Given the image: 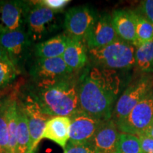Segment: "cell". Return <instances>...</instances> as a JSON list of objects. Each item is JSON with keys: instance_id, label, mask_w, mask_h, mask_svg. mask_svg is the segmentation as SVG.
Returning <instances> with one entry per match:
<instances>
[{"instance_id": "2", "label": "cell", "mask_w": 153, "mask_h": 153, "mask_svg": "<svg viewBox=\"0 0 153 153\" xmlns=\"http://www.w3.org/2000/svg\"><path fill=\"white\" fill-rule=\"evenodd\" d=\"M79 85L76 73L55 79L33 82L28 88L51 116L70 118L79 111Z\"/></svg>"}, {"instance_id": "11", "label": "cell", "mask_w": 153, "mask_h": 153, "mask_svg": "<svg viewBox=\"0 0 153 153\" xmlns=\"http://www.w3.org/2000/svg\"><path fill=\"white\" fill-rule=\"evenodd\" d=\"M29 73L33 82L55 79L75 73L63 60L62 57H36L30 65Z\"/></svg>"}, {"instance_id": "30", "label": "cell", "mask_w": 153, "mask_h": 153, "mask_svg": "<svg viewBox=\"0 0 153 153\" xmlns=\"http://www.w3.org/2000/svg\"><path fill=\"white\" fill-rule=\"evenodd\" d=\"M143 134H144V135H148V136H149V137H152L153 138V122H152V123L150 125V127L148 128V129L147 130V131H145Z\"/></svg>"}, {"instance_id": "22", "label": "cell", "mask_w": 153, "mask_h": 153, "mask_svg": "<svg viewBox=\"0 0 153 153\" xmlns=\"http://www.w3.org/2000/svg\"><path fill=\"white\" fill-rule=\"evenodd\" d=\"M115 153H142L138 137L132 134L120 133Z\"/></svg>"}, {"instance_id": "6", "label": "cell", "mask_w": 153, "mask_h": 153, "mask_svg": "<svg viewBox=\"0 0 153 153\" xmlns=\"http://www.w3.org/2000/svg\"><path fill=\"white\" fill-rule=\"evenodd\" d=\"M153 90V78L144 76L131 84L116 101L112 119L116 123L128 116L136 105Z\"/></svg>"}, {"instance_id": "20", "label": "cell", "mask_w": 153, "mask_h": 153, "mask_svg": "<svg viewBox=\"0 0 153 153\" xmlns=\"http://www.w3.org/2000/svg\"><path fill=\"white\" fill-rule=\"evenodd\" d=\"M135 25V47L153 41V26L139 11L131 10Z\"/></svg>"}, {"instance_id": "28", "label": "cell", "mask_w": 153, "mask_h": 153, "mask_svg": "<svg viewBox=\"0 0 153 153\" xmlns=\"http://www.w3.org/2000/svg\"><path fill=\"white\" fill-rule=\"evenodd\" d=\"M140 143L142 153H153V138L144 134L136 135Z\"/></svg>"}, {"instance_id": "12", "label": "cell", "mask_w": 153, "mask_h": 153, "mask_svg": "<svg viewBox=\"0 0 153 153\" xmlns=\"http://www.w3.org/2000/svg\"><path fill=\"white\" fill-rule=\"evenodd\" d=\"M118 39L119 37L113 24L111 15L104 14L99 16L85 41L89 50L106 46Z\"/></svg>"}, {"instance_id": "25", "label": "cell", "mask_w": 153, "mask_h": 153, "mask_svg": "<svg viewBox=\"0 0 153 153\" xmlns=\"http://www.w3.org/2000/svg\"><path fill=\"white\" fill-rule=\"evenodd\" d=\"M64 153H99L91 141L85 143H73L69 141Z\"/></svg>"}, {"instance_id": "16", "label": "cell", "mask_w": 153, "mask_h": 153, "mask_svg": "<svg viewBox=\"0 0 153 153\" xmlns=\"http://www.w3.org/2000/svg\"><path fill=\"white\" fill-rule=\"evenodd\" d=\"M70 125L71 120L69 117L53 116L46 123L43 138L51 140L65 149L70 140Z\"/></svg>"}, {"instance_id": "29", "label": "cell", "mask_w": 153, "mask_h": 153, "mask_svg": "<svg viewBox=\"0 0 153 153\" xmlns=\"http://www.w3.org/2000/svg\"><path fill=\"white\" fill-rule=\"evenodd\" d=\"M7 59H9V57L7 56V53H6L4 50L2 48V47L0 45V60H7Z\"/></svg>"}, {"instance_id": "8", "label": "cell", "mask_w": 153, "mask_h": 153, "mask_svg": "<svg viewBox=\"0 0 153 153\" xmlns=\"http://www.w3.org/2000/svg\"><path fill=\"white\" fill-rule=\"evenodd\" d=\"M99 16L89 6H78L70 8L65 15L63 26L70 38L85 41Z\"/></svg>"}, {"instance_id": "14", "label": "cell", "mask_w": 153, "mask_h": 153, "mask_svg": "<svg viewBox=\"0 0 153 153\" xmlns=\"http://www.w3.org/2000/svg\"><path fill=\"white\" fill-rule=\"evenodd\" d=\"M119 135L116 122L111 118L101 123L91 143L99 153H115Z\"/></svg>"}, {"instance_id": "18", "label": "cell", "mask_w": 153, "mask_h": 153, "mask_svg": "<svg viewBox=\"0 0 153 153\" xmlns=\"http://www.w3.org/2000/svg\"><path fill=\"white\" fill-rule=\"evenodd\" d=\"M68 35L65 33H62L36 44L34 46L35 56L41 58L62 57L68 45Z\"/></svg>"}, {"instance_id": "23", "label": "cell", "mask_w": 153, "mask_h": 153, "mask_svg": "<svg viewBox=\"0 0 153 153\" xmlns=\"http://www.w3.org/2000/svg\"><path fill=\"white\" fill-rule=\"evenodd\" d=\"M5 108V94H0V152L10 153Z\"/></svg>"}, {"instance_id": "1", "label": "cell", "mask_w": 153, "mask_h": 153, "mask_svg": "<svg viewBox=\"0 0 153 153\" xmlns=\"http://www.w3.org/2000/svg\"><path fill=\"white\" fill-rule=\"evenodd\" d=\"M121 85L117 70L94 66L85 70L79 77L80 109L102 121L111 119Z\"/></svg>"}, {"instance_id": "3", "label": "cell", "mask_w": 153, "mask_h": 153, "mask_svg": "<svg viewBox=\"0 0 153 153\" xmlns=\"http://www.w3.org/2000/svg\"><path fill=\"white\" fill-rule=\"evenodd\" d=\"M135 47L120 38L106 46L88 50V57L94 66L114 70L135 66Z\"/></svg>"}, {"instance_id": "4", "label": "cell", "mask_w": 153, "mask_h": 153, "mask_svg": "<svg viewBox=\"0 0 153 153\" xmlns=\"http://www.w3.org/2000/svg\"><path fill=\"white\" fill-rule=\"evenodd\" d=\"M17 101L27 118L30 135L31 153H35L38 145L43 139L46 123L53 116L44 110L28 87L23 89L19 88Z\"/></svg>"}, {"instance_id": "26", "label": "cell", "mask_w": 153, "mask_h": 153, "mask_svg": "<svg viewBox=\"0 0 153 153\" xmlns=\"http://www.w3.org/2000/svg\"><path fill=\"white\" fill-rule=\"evenodd\" d=\"M140 14L146 18L153 26V0H145L140 2Z\"/></svg>"}, {"instance_id": "19", "label": "cell", "mask_w": 153, "mask_h": 153, "mask_svg": "<svg viewBox=\"0 0 153 153\" xmlns=\"http://www.w3.org/2000/svg\"><path fill=\"white\" fill-rule=\"evenodd\" d=\"M18 126L16 133V153H31L30 135L28 120L17 101Z\"/></svg>"}, {"instance_id": "5", "label": "cell", "mask_w": 153, "mask_h": 153, "mask_svg": "<svg viewBox=\"0 0 153 153\" xmlns=\"http://www.w3.org/2000/svg\"><path fill=\"white\" fill-rule=\"evenodd\" d=\"M29 3L26 16V33L30 41L37 44L60 28L57 17L59 12L48 8L40 1Z\"/></svg>"}, {"instance_id": "21", "label": "cell", "mask_w": 153, "mask_h": 153, "mask_svg": "<svg viewBox=\"0 0 153 153\" xmlns=\"http://www.w3.org/2000/svg\"><path fill=\"white\" fill-rule=\"evenodd\" d=\"M135 59L140 71L153 72V41L135 47Z\"/></svg>"}, {"instance_id": "31", "label": "cell", "mask_w": 153, "mask_h": 153, "mask_svg": "<svg viewBox=\"0 0 153 153\" xmlns=\"http://www.w3.org/2000/svg\"><path fill=\"white\" fill-rule=\"evenodd\" d=\"M0 3H1V1H0Z\"/></svg>"}, {"instance_id": "24", "label": "cell", "mask_w": 153, "mask_h": 153, "mask_svg": "<svg viewBox=\"0 0 153 153\" xmlns=\"http://www.w3.org/2000/svg\"><path fill=\"white\" fill-rule=\"evenodd\" d=\"M19 72L9 59L0 60V89L10 85L16 79Z\"/></svg>"}, {"instance_id": "13", "label": "cell", "mask_w": 153, "mask_h": 153, "mask_svg": "<svg viewBox=\"0 0 153 153\" xmlns=\"http://www.w3.org/2000/svg\"><path fill=\"white\" fill-rule=\"evenodd\" d=\"M71 125L70 140L73 143H85L91 141L102 120L89 116L80 110L70 118Z\"/></svg>"}, {"instance_id": "9", "label": "cell", "mask_w": 153, "mask_h": 153, "mask_svg": "<svg viewBox=\"0 0 153 153\" xmlns=\"http://www.w3.org/2000/svg\"><path fill=\"white\" fill-rule=\"evenodd\" d=\"M29 1H1L0 33L24 30Z\"/></svg>"}, {"instance_id": "15", "label": "cell", "mask_w": 153, "mask_h": 153, "mask_svg": "<svg viewBox=\"0 0 153 153\" xmlns=\"http://www.w3.org/2000/svg\"><path fill=\"white\" fill-rule=\"evenodd\" d=\"M62 57L72 71L76 72L82 70L89 60L85 41L79 38L69 37L68 45Z\"/></svg>"}, {"instance_id": "17", "label": "cell", "mask_w": 153, "mask_h": 153, "mask_svg": "<svg viewBox=\"0 0 153 153\" xmlns=\"http://www.w3.org/2000/svg\"><path fill=\"white\" fill-rule=\"evenodd\" d=\"M112 22L120 39L135 46L136 41L135 22L131 10L118 9L111 14Z\"/></svg>"}, {"instance_id": "27", "label": "cell", "mask_w": 153, "mask_h": 153, "mask_svg": "<svg viewBox=\"0 0 153 153\" xmlns=\"http://www.w3.org/2000/svg\"><path fill=\"white\" fill-rule=\"evenodd\" d=\"M40 2L51 10L59 12L62 10L70 2V1L69 0H43V1H40Z\"/></svg>"}, {"instance_id": "7", "label": "cell", "mask_w": 153, "mask_h": 153, "mask_svg": "<svg viewBox=\"0 0 153 153\" xmlns=\"http://www.w3.org/2000/svg\"><path fill=\"white\" fill-rule=\"evenodd\" d=\"M153 122V90L139 102L128 116L116 123L120 132L138 135L143 134Z\"/></svg>"}, {"instance_id": "10", "label": "cell", "mask_w": 153, "mask_h": 153, "mask_svg": "<svg viewBox=\"0 0 153 153\" xmlns=\"http://www.w3.org/2000/svg\"><path fill=\"white\" fill-rule=\"evenodd\" d=\"M31 44L32 42L24 30L0 33V45L19 71L26 59Z\"/></svg>"}]
</instances>
